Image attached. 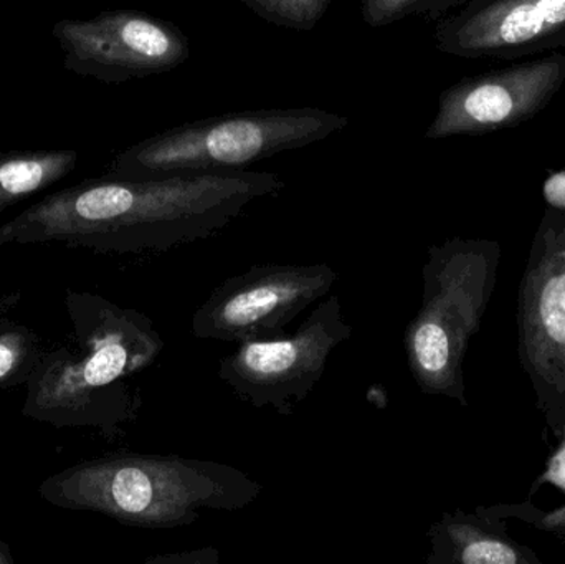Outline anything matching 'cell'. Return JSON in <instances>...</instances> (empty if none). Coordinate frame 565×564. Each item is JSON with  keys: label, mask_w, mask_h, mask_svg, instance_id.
<instances>
[{"label": "cell", "mask_w": 565, "mask_h": 564, "mask_svg": "<svg viewBox=\"0 0 565 564\" xmlns=\"http://www.w3.org/2000/svg\"><path fill=\"white\" fill-rule=\"evenodd\" d=\"M285 182L271 172L172 178L103 175L45 195L0 225L3 244H63L98 254H161L212 237Z\"/></svg>", "instance_id": "cell-1"}, {"label": "cell", "mask_w": 565, "mask_h": 564, "mask_svg": "<svg viewBox=\"0 0 565 564\" xmlns=\"http://www.w3.org/2000/svg\"><path fill=\"white\" fill-rule=\"evenodd\" d=\"M72 331L46 348L25 384L22 414L56 429L88 427L125 436L142 406L136 376L154 364L164 340L151 318L108 298L66 290Z\"/></svg>", "instance_id": "cell-2"}, {"label": "cell", "mask_w": 565, "mask_h": 564, "mask_svg": "<svg viewBox=\"0 0 565 564\" xmlns=\"http://www.w3.org/2000/svg\"><path fill=\"white\" fill-rule=\"evenodd\" d=\"M50 506L96 512L138 529L194 525L202 512H238L257 502L262 486L214 460L111 453L43 480Z\"/></svg>", "instance_id": "cell-3"}, {"label": "cell", "mask_w": 565, "mask_h": 564, "mask_svg": "<svg viewBox=\"0 0 565 564\" xmlns=\"http://www.w3.org/2000/svg\"><path fill=\"white\" fill-rule=\"evenodd\" d=\"M503 247L455 237L428 248L422 305L405 328L408 370L418 390L468 406L465 358L490 307Z\"/></svg>", "instance_id": "cell-4"}, {"label": "cell", "mask_w": 565, "mask_h": 564, "mask_svg": "<svg viewBox=\"0 0 565 564\" xmlns=\"http://www.w3.org/2000/svg\"><path fill=\"white\" fill-rule=\"evenodd\" d=\"M348 125L345 116L309 106L225 113L129 146L113 159L105 175L145 181L244 171L278 152L322 141Z\"/></svg>", "instance_id": "cell-5"}, {"label": "cell", "mask_w": 565, "mask_h": 564, "mask_svg": "<svg viewBox=\"0 0 565 564\" xmlns=\"http://www.w3.org/2000/svg\"><path fill=\"white\" fill-rule=\"evenodd\" d=\"M518 357L554 437H565V212L546 209L518 290Z\"/></svg>", "instance_id": "cell-6"}, {"label": "cell", "mask_w": 565, "mask_h": 564, "mask_svg": "<svg viewBox=\"0 0 565 564\" xmlns=\"http://www.w3.org/2000/svg\"><path fill=\"white\" fill-rule=\"evenodd\" d=\"M352 334L339 295L319 301L295 333L238 343L222 358L218 377L257 409L291 416L322 380L329 358Z\"/></svg>", "instance_id": "cell-7"}, {"label": "cell", "mask_w": 565, "mask_h": 564, "mask_svg": "<svg viewBox=\"0 0 565 564\" xmlns=\"http://www.w3.org/2000/svg\"><path fill=\"white\" fill-rule=\"evenodd\" d=\"M335 281L338 274L326 264L254 265L212 291L192 317V334L235 344L281 337Z\"/></svg>", "instance_id": "cell-8"}, {"label": "cell", "mask_w": 565, "mask_h": 564, "mask_svg": "<svg viewBox=\"0 0 565 564\" xmlns=\"http://www.w3.org/2000/svg\"><path fill=\"white\" fill-rule=\"evenodd\" d=\"M52 35L66 70L103 83L161 75L191 56V42L178 25L139 10L58 20Z\"/></svg>", "instance_id": "cell-9"}, {"label": "cell", "mask_w": 565, "mask_h": 564, "mask_svg": "<svg viewBox=\"0 0 565 564\" xmlns=\"http://www.w3.org/2000/svg\"><path fill=\"white\" fill-rule=\"evenodd\" d=\"M564 83V53L467 76L441 92L425 138L480 136L523 125L553 102Z\"/></svg>", "instance_id": "cell-10"}, {"label": "cell", "mask_w": 565, "mask_h": 564, "mask_svg": "<svg viewBox=\"0 0 565 564\" xmlns=\"http://www.w3.org/2000/svg\"><path fill=\"white\" fill-rule=\"evenodd\" d=\"M437 50L513 60L565 46V0H465L435 26Z\"/></svg>", "instance_id": "cell-11"}, {"label": "cell", "mask_w": 565, "mask_h": 564, "mask_svg": "<svg viewBox=\"0 0 565 564\" xmlns=\"http://www.w3.org/2000/svg\"><path fill=\"white\" fill-rule=\"evenodd\" d=\"M427 536L428 564H543L533 550L511 539L504 520L487 507L445 512Z\"/></svg>", "instance_id": "cell-12"}, {"label": "cell", "mask_w": 565, "mask_h": 564, "mask_svg": "<svg viewBox=\"0 0 565 564\" xmlns=\"http://www.w3.org/2000/svg\"><path fill=\"white\" fill-rule=\"evenodd\" d=\"M78 164L75 149L0 151V212L52 188Z\"/></svg>", "instance_id": "cell-13"}, {"label": "cell", "mask_w": 565, "mask_h": 564, "mask_svg": "<svg viewBox=\"0 0 565 564\" xmlns=\"http://www.w3.org/2000/svg\"><path fill=\"white\" fill-rule=\"evenodd\" d=\"M46 343L39 333L9 320H0V391L25 386L35 368L39 366Z\"/></svg>", "instance_id": "cell-14"}, {"label": "cell", "mask_w": 565, "mask_h": 564, "mask_svg": "<svg viewBox=\"0 0 565 564\" xmlns=\"http://www.w3.org/2000/svg\"><path fill=\"white\" fill-rule=\"evenodd\" d=\"M465 0H361V17L372 29H382L407 17L441 19Z\"/></svg>", "instance_id": "cell-15"}, {"label": "cell", "mask_w": 565, "mask_h": 564, "mask_svg": "<svg viewBox=\"0 0 565 564\" xmlns=\"http://www.w3.org/2000/svg\"><path fill=\"white\" fill-rule=\"evenodd\" d=\"M260 19L281 29H315L326 15L332 0H242Z\"/></svg>", "instance_id": "cell-16"}, {"label": "cell", "mask_w": 565, "mask_h": 564, "mask_svg": "<svg viewBox=\"0 0 565 564\" xmlns=\"http://www.w3.org/2000/svg\"><path fill=\"white\" fill-rule=\"evenodd\" d=\"M490 510L498 519H518L537 526L543 532L565 539V507L554 510L553 513H544L543 510H537L533 503L524 502L520 506L490 507Z\"/></svg>", "instance_id": "cell-17"}, {"label": "cell", "mask_w": 565, "mask_h": 564, "mask_svg": "<svg viewBox=\"0 0 565 564\" xmlns=\"http://www.w3.org/2000/svg\"><path fill=\"white\" fill-rule=\"evenodd\" d=\"M544 201L547 207L565 212V171L553 172L544 182Z\"/></svg>", "instance_id": "cell-18"}, {"label": "cell", "mask_w": 565, "mask_h": 564, "mask_svg": "<svg viewBox=\"0 0 565 564\" xmlns=\"http://www.w3.org/2000/svg\"><path fill=\"white\" fill-rule=\"evenodd\" d=\"M218 562V552L215 549L195 550L182 555L152 556L146 563H171V564H214Z\"/></svg>", "instance_id": "cell-19"}, {"label": "cell", "mask_w": 565, "mask_h": 564, "mask_svg": "<svg viewBox=\"0 0 565 564\" xmlns=\"http://www.w3.org/2000/svg\"><path fill=\"white\" fill-rule=\"evenodd\" d=\"M20 294L19 291H12V294H7V291L0 290V320L2 318L9 317L10 311L19 305Z\"/></svg>", "instance_id": "cell-20"}, {"label": "cell", "mask_w": 565, "mask_h": 564, "mask_svg": "<svg viewBox=\"0 0 565 564\" xmlns=\"http://www.w3.org/2000/svg\"><path fill=\"white\" fill-rule=\"evenodd\" d=\"M15 562L12 556V552H10L9 546L0 540V564H12Z\"/></svg>", "instance_id": "cell-21"}]
</instances>
